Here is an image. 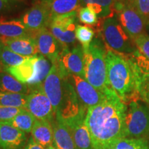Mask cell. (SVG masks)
<instances>
[{"label": "cell", "instance_id": "32", "mask_svg": "<svg viewBox=\"0 0 149 149\" xmlns=\"http://www.w3.org/2000/svg\"><path fill=\"white\" fill-rule=\"evenodd\" d=\"M136 48L141 55L149 59V35L143 33L133 40Z\"/></svg>", "mask_w": 149, "mask_h": 149}, {"label": "cell", "instance_id": "11", "mask_svg": "<svg viewBox=\"0 0 149 149\" xmlns=\"http://www.w3.org/2000/svg\"><path fill=\"white\" fill-rule=\"evenodd\" d=\"M25 109L37 120L51 122L55 118L53 106L43 90L42 85L31 90L28 95Z\"/></svg>", "mask_w": 149, "mask_h": 149}, {"label": "cell", "instance_id": "31", "mask_svg": "<svg viewBox=\"0 0 149 149\" xmlns=\"http://www.w3.org/2000/svg\"><path fill=\"white\" fill-rule=\"evenodd\" d=\"M77 16L80 22L88 26H95L99 24L97 15L88 7H81L78 10Z\"/></svg>", "mask_w": 149, "mask_h": 149}, {"label": "cell", "instance_id": "40", "mask_svg": "<svg viewBox=\"0 0 149 149\" xmlns=\"http://www.w3.org/2000/svg\"><path fill=\"white\" fill-rule=\"evenodd\" d=\"M3 72V68H2V66L0 64V72Z\"/></svg>", "mask_w": 149, "mask_h": 149}, {"label": "cell", "instance_id": "27", "mask_svg": "<svg viewBox=\"0 0 149 149\" xmlns=\"http://www.w3.org/2000/svg\"><path fill=\"white\" fill-rule=\"evenodd\" d=\"M36 118L29 113L27 110L24 109L13 120L7 122L18 129L22 130L26 133H31L33 124Z\"/></svg>", "mask_w": 149, "mask_h": 149}, {"label": "cell", "instance_id": "36", "mask_svg": "<svg viewBox=\"0 0 149 149\" xmlns=\"http://www.w3.org/2000/svg\"><path fill=\"white\" fill-rule=\"evenodd\" d=\"M24 149H46L44 147L41 146L39 144H37L34 140V139L32 137H31L28 140L26 144Z\"/></svg>", "mask_w": 149, "mask_h": 149}, {"label": "cell", "instance_id": "20", "mask_svg": "<svg viewBox=\"0 0 149 149\" xmlns=\"http://www.w3.org/2000/svg\"><path fill=\"white\" fill-rule=\"evenodd\" d=\"M31 135L37 144L44 148L53 145V130L51 123L36 119L33 124Z\"/></svg>", "mask_w": 149, "mask_h": 149}, {"label": "cell", "instance_id": "1", "mask_svg": "<svg viewBox=\"0 0 149 149\" xmlns=\"http://www.w3.org/2000/svg\"><path fill=\"white\" fill-rule=\"evenodd\" d=\"M104 94L100 104L87 109L85 118L94 149H102L112 141L124 137L127 106L112 88H108Z\"/></svg>", "mask_w": 149, "mask_h": 149}, {"label": "cell", "instance_id": "5", "mask_svg": "<svg viewBox=\"0 0 149 149\" xmlns=\"http://www.w3.org/2000/svg\"><path fill=\"white\" fill-rule=\"evenodd\" d=\"M87 109L78 97L69 76L65 80L62 100L55 113V118L72 129L85 121Z\"/></svg>", "mask_w": 149, "mask_h": 149}, {"label": "cell", "instance_id": "19", "mask_svg": "<svg viewBox=\"0 0 149 149\" xmlns=\"http://www.w3.org/2000/svg\"><path fill=\"white\" fill-rule=\"evenodd\" d=\"M51 123L53 130L54 146L58 149H75L69 128L56 118Z\"/></svg>", "mask_w": 149, "mask_h": 149}, {"label": "cell", "instance_id": "9", "mask_svg": "<svg viewBox=\"0 0 149 149\" xmlns=\"http://www.w3.org/2000/svg\"><path fill=\"white\" fill-rule=\"evenodd\" d=\"M77 13L78 10L55 17L52 19L48 26L53 36L64 45L73 44L76 42Z\"/></svg>", "mask_w": 149, "mask_h": 149}, {"label": "cell", "instance_id": "7", "mask_svg": "<svg viewBox=\"0 0 149 149\" xmlns=\"http://www.w3.org/2000/svg\"><path fill=\"white\" fill-rule=\"evenodd\" d=\"M149 135V109L139 100L128 103L125 117L124 137L146 139Z\"/></svg>", "mask_w": 149, "mask_h": 149}, {"label": "cell", "instance_id": "2", "mask_svg": "<svg viewBox=\"0 0 149 149\" xmlns=\"http://www.w3.org/2000/svg\"><path fill=\"white\" fill-rule=\"evenodd\" d=\"M106 47L107 77L111 87L125 104L139 100L138 75L131 55Z\"/></svg>", "mask_w": 149, "mask_h": 149}, {"label": "cell", "instance_id": "26", "mask_svg": "<svg viewBox=\"0 0 149 149\" xmlns=\"http://www.w3.org/2000/svg\"><path fill=\"white\" fill-rule=\"evenodd\" d=\"M102 149H149V141L146 139L122 137L112 141Z\"/></svg>", "mask_w": 149, "mask_h": 149}, {"label": "cell", "instance_id": "33", "mask_svg": "<svg viewBox=\"0 0 149 149\" xmlns=\"http://www.w3.org/2000/svg\"><path fill=\"white\" fill-rule=\"evenodd\" d=\"M24 109L4 107L0 105V122H9Z\"/></svg>", "mask_w": 149, "mask_h": 149}, {"label": "cell", "instance_id": "13", "mask_svg": "<svg viewBox=\"0 0 149 149\" xmlns=\"http://www.w3.org/2000/svg\"><path fill=\"white\" fill-rule=\"evenodd\" d=\"M31 37L36 42L39 53L47 57L52 64L58 60L64 44H61L48 29L33 31Z\"/></svg>", "mask_w": 149, "mask_h": 149}, {"label": "cell", "instance_id": "22", "mask_svg": "<svg viewBox=\"0 0 149 149\" xmlns=\"http://www.w3.org/2000/svg\"><path fill=\"white\" fill-rule=\"evenodd\" d=\"M117 0H80L81 7H88L100 18L114 16V5Z\"/></svg>", "mask_w": 149, "mask_h": 149}, {"label": "cell", "instance_id": "21", "mask_svg": "<svg viewBox=\"0 0 149 149\" xmlns=\"http://www.w3.org/2000/svg\"><path fill=\"white\" fill-rule=\"evenodd\" d=\"M32 32L21 21H0V36L3 37H31Z\"/></svg>", "mask_w": 149, "mask_h": 149}, {"label": "cell", "instance_id": "39", "mask_svg": "<svg viewBox=\"0 0 149 149\" xmlns=\"http://www.w3.org/2000/svg\"><path fill=\"white\" fill-rule=\"evenodd\" d=\"M46 149H58V148H56V147L54 146V145H51V146H48V148H46Z\"/></svg>", "mask_w": 149, "mask_h": 149}, {"label": "cell", "instance_id": "28", "mask_svg": "<svg viewBox=\"0 0 149 149\" xmlns=\"http://www.w3.org/2000/svg\"><path fill=\"white\" fill-rule=\"evenodd\" d=\"M28 95L0 92V105L8 107L25 109Z\"/></svg>", "mask_w": 149, "mask_h": 149}, {"label": "cell", "instance_id": "4", "mask_svg": "<svg viewBox=\"0 0 149 149\" xmlns=\"http://www.w3.org/2000/svg\"><path fill=\"white\" fill-rule=\"evenodd\" d=\"M51 68L50 62L44 56L36 55L28 57L22 64L6 68L5 70L18 81L27 84L31 91L42 84Z\"/></svg>", "mask_w": 149, "mask_h": 149}, {"label": "cell", "instance_id": "34", "mask_svg": "<svg viewBox=\"0 0 149 149\" xmlns=\"http://www.w3.org/2000/svg\"><path fill=\"white\" fill-rule=\"evenodd\" d=\"M132 3L139 13L149 20V0H133Z\"/></svg>", "mask_w": 149, "mask_h": 149}, {"label": "cell", "instance_id": "15", "mask_svg": "<svg viewBox=\"0 0 149 149\" xmlns=\"http://www.w3.org/2000/svg\"><path fill=\"white\" fill-rule=\"evenodd\" d=\"M69 79L73 85L77 96L87 109L97 105L104 100L105 94L93 87L84 78L71 74Z\"/></svg>", "mask_w": 149, "mask_h": 149}, {"label": "cell", "instance_id": "14", "mask_svg": "<svg viewBox=\"0 0 149 149\" xmlns=\"http://www.w3.org/2000/svg\"><path fill=\"white\" fill-rule=\"evenodd\" d=\"M52 20L50 8L45 0H40L24 14L22 22L31 31L48 29Z\"/></svg>", "mask_w": 149, "mask_h": 149}, {"label": "cell", "instance_id": "3", "mask_svg": "<svg viewBox=\"0 0 149 149\" xmlns=\"http://www.w3.org/2000/svg\"><path fill=\"white\" fill-rule=\"evenodd\" d=\"M84 50V79L93 87L104 93L111 88L107 77L106 65L107 47L100 39H93L89 47Z\"/></svg>", "mask_w": 149, "mask_h": 149}, {"label": "cell", "instance_id": "29", "mask_svg": "<svg viewBox=\"0 0 149 149\" xmlns=\"http://www.w3.org/2000/svg\"><path fill=\"white\" fill-rule=\"evenodd\" d=\"M28 57H24L14 53L4 46L0 52V64L5 68L17 66L24 63Z\"/></svg>", "mask_w": 149, "mask_h": 149}, {"label": "cell", "instance_id": "12", "mask_svg": "<svg viewBox=\"0 0 149 149\" xmlns=\"http://www.w3.org/2000/svg\"><path fill=\"white\" fill-rule=\"evenodd\" d=\"M83 59L82 46L77 44L72 49L69 50L68 46L64 45L58 60L55 63L58 64L59 68L65 74L68 75L71 74H77L84 78Z\"/></svg>", "mask_w": 149, "mask_h": 149}, {"label": "cell", "instance_id": "10", "mask_svg": "<svg viewBox=\"0 0 149 149\" xmlns=\"http://www.w3.org/2000/svg\"><path fill=\"white\" fill-rule=\"evenodd\" d=\"M68 76L61 71L57 64H53L42 86L44 93L51 101L54 112L58 110L62 100L64 91L65 80Z\"/></svg>", "mask_w": 149, "mask_h": 149}, {"label": "cell", "instance_id": "37", "mask_svg": "<svg viewBox=\"0 0 149 149\" xmlns=\"http://www.w3.org/2000/svg\"><path fill=\"white\" fill-rule=\"evenodd\" d=\"M146 33L149 35V20H147L146 24Z\"/></svg>", "mask_w": 149, "mask_h": 149}, {"label": "cell", "instance_id": "25", "mask_svg": "<svg viewBox=\"0 0 149 149\" xmlns=\"http://www.w3.org/2000/svg\"><path fill=\"white\" fill-rule=\"evenodd\" d=\"M75 149H94L91 135L85 121L70 129Z\"/></svg>", "mask_w": 149, "mask_h": 149}, {"label": "cell", "instance_id": "30", "mask_svg": "<svg viewBox=\"0 0 149 149\" xmlns=\"http://www.w3.org/2000/svg\"><path fill=\"white\" fill-rule=\"evenodd\" d=\"M94 31L88 26L77 25L75 30L76 38L81 43L83 49L89 47L94 37Z\"/></svg>", "mask_w": 149, "mask_h": 149}, {"label": "cell", "instance_id": "16", "mask_svg": "<svg viewBox=\"0 0 149 149\" xmlns=\"http://www.w3.org/2000/svg\"><path fill=\"white\" fill-rule=\"evenodd\" d=\"M26 133L7 122H0V149H24Z\"/></svg>", "mask_w": 149, "mask_h": 149}, {"label": "cell", "instance_id": "24", "mask_svg": "<svg viewBox=\"0 0 149 149\" xmlns=\"http://www.w3.org/2000/svg\"><path fill=\"white\" fill-rule=\"evenodd\" d=\"M51 10L52 19L55 17L77 11L81 8L80 0H45Z\"/></svg>", "mask_w": 149, "mask_h": 149}, {"label": "cell", "instance_id": "23", "mask_svg": "<svg viewBox=\"0 0 149 149\" xmlns=\"http://www.w3.org/2000/svg\"><path fill=\"white\" fill-rule=\"evenodd\" d=\"M0 92L29 95L31 89L27 84L22 83L10 74L0 72Z\"/></svg>", "mask_w": 149, "mask_h": 149}, {"label": "cell", "instance_id": "38", "mask_svg": "<svg viewBox=\"0 0 149 149\" xmlns=\"http://www.w3.org/2000/svg\"><path fill=\"white\" fill-rule=\"evenodd\" d=\"M3 46H4V45H3V44L2 43V42H1V39H0V52H1V50H2V48H3Z\"/></svg>", "mask_w": 149, "mask_h": 149}, {"label": "cell", "instance_id": "6", "mask_svg": "<svg viewBox=\"0 0 149 149\" xmlns=\"http://www.w3.org/2000/svg\"><path fill=\"white\" fill-rule=\"evenodd\" d=\"M102 31L106 46L122 54H133L137 51L133 40L123 29L116 15L104 19Z\"/></svg>", "mask_w": 149, "mask_h": 149}, {"label": "cell", "instance_id": "41", "mask_svg": "<svg viewBox=\"0 0 149 149\" xmlns=\"http://www.w3.org/2000/svg\"><path fill=\"white\" fill-rule=\"evenodd\" d=\"M129 1H131V2H133V0H129Z\"/></svg>", "mask_w": 149, "mask_h": 149}, {"label": "cell", "instance_id": "17", "mask_svg": "<svg viewBox=\"0 0 149 149\" xmlns=\"http://www.w3.org/2000/svg\"><path fill=\"white\" fill-rule=\"evenodd\" d=\"M131 55L138 75L139 100L149 105V59L141 55L138 51Z\"/></svg>", "mask_w": 149, "mask_h": 149}, {"label": "cell", "instance_id": "18", "mask_svg": "<svg viewBox=\"0 0 149 149\" xmlns=\"http://www.w3.org/2000/svg\"><path fill=\"white\" fill-rule=\"evenodd\" d=\"M3 45L10 51L24 57H32L39 53L36 42L31 37H19L15 38L0 37Z\"/></svg>", "mask_w": 149, "mask_h": 149}, {"label": "cell", "instance_id": "8", "mask_svg": "<svg viewBox=\"0 0 149 149\" xmlns=\"http://www.w3.org/2000/svg\"><path fill=\"white\" fill-rule=\"evenodd\" d=\"M114 12L123 29L133 40L146 33L147 19L139 13L129 0H117Z\"/></svg>", "mask_w": 149, "mask_h": 149}, {"label": "cell", "instance_id": "35", "mask_svg": "<svg viewBox=\"0 0 149 149\" xmlns=\"http://www.w3.org/2000/svg\"><path fill=\"white\" fill-rule=\"evenodd\" d=\"M15 2L16 0H0V13L9 10Z\"/></svg>", "mask_w": 149, "mask_h": 149}]
</instances>
